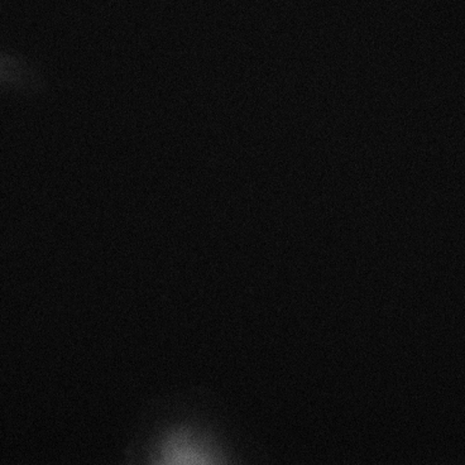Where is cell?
<instances>
[{
	"instance_id": "cell-1",
	"label": "cell",
	"mask_w": 465,
	"mask_h": 465,
	"mask_svg": "<svg viewBox=\"0 0 465 465\" xmlns=\"http://www.w3.org/2000/svg\"><path fill=\"white\" fill-rule=\"evenodd\" d=\"M22 71L12 58L0 54V84H15L21 79Z\"/></svg>"
}]
</instances>
